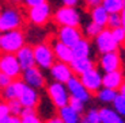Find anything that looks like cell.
<instances>
[{"label":"cell","instance_id":"obj_44","mask_svg":"<svg viewBox=\"0 0 125 123\" xmlns=\"http://www.w3.org/2000/svg\"><path fill=\"white\" fill-rule=\"evenodd\" d=\"M79 123H88V122H87V120H86L83 116H82V119H80V122H79Z\"/></svg>","mask_w":125,"mask_h":123},{"label":"cell","instance_id":"obj_16","mask_svg":"<svg viewBox=\"0 0 125 123\" xmlns=\"http://www.w3.org/2000/svg\"><path fill=\"white\" fill-rule=\"evenodd\" d=\"M18 100L21 102L23 108H34L37 110V105L40 103V95H38V91L31 87L26 85L23 88L21 96L18 97Z\"/></svg>","mask_w":125,"mask_h":123},{"label":"cell","instance_id":"obj_31","mask_svg":"<svg viewBox=\"0 0 125 123\" xmlns=\"http://www.w3.org/2000/svg\"><path fill=\"white\" fill-rule=\"evenodd\" d=\"M83 118H84L88 123H101L99 110H95V108H90V110H87Z\"/></svg>","mask_w":125,"mask_h":123},{"label":"cell","instance_id":"obj_6","mask_svg":"<svg viewBox=\"0 0 125 123\" xmlns=\"http://www.w3.org/2000/svg\"><path fill=\"white\" fill-rule=\"evenodd\" d=\"M94 45L97 47V50L103 54V53H109V52H116L118 49V45L116 43L114 38L112 35V30L110 28H102L98 33L97 37H94Z\"/></svg>","mask_w":125,"mask_h":123},{"label":"cell","instance_id":"obj_9","mask_svg":"<svg viewBox=\"0 0 125 123\" xmlns=\"http://www.w3.org/2000/svg\"><path fill=\"white\" fill-rule=\"evenodd\" d=\"M22 80L25 81L26 85L31 87L34 89H42L46 84V79H45L42 69H40L38 66H31L29 69L22 70Z\"/></svg>","mask_w":125,"mask_h":123},{"label":"cell","instance_id":"obj_1","mask_svg":"<svg viewBox=\"0 0 125 123\" xmlns=\"http://www.w3.org/2000/svg\"><path fill=\"white\" fill-rule=\"evenodd\" d=\"M26 45V38L23 31L21 28L18 30H11L1 33V39H0V50L3 53L15 54L22 46Z\"/></svg>","mask_w":125,"mask_h":123},{"label":"cell","instance_id":"obj_39","mask_svg":"<svg viewBox=\"0 0 125 123\" xmlns=\"http://www.w3.org/2000/svg\"><path fill=\"white\" fill-rule=\"evenodd\" d=\"M62 1V6H68V7H76L80 0H61Z\"/></svg>","mask_w":125,"mask_h":123},{"label":"cell","instance_id":"obj_18","mask_svg":"<svg viewBox=\"0 0 125 123\" xmlns=\"http://www.w3.org/2000/svg\"><path fill=\"white\" fill-rule=\"evenodd\" d=\"M122 84H124V73L121 72V69H120V70L103 73V76H102V87L118 91L120 87H121Z\"/></svg>","mask_w":125,"mask_h":123},{"label":"cell","instance_id":"obj_40","mask_svg":"<svg viewBox=\"0 0 125 123\" xmlns=\"http://www.w3.org/2000/svg\"><path fill=\"white\" fill-rule=\"evenodd\" d=\"M45 123H64L61 119H60V116L59 115H53V116H50V118H48L46 119V122Z\"/></svg>","mask_w":125,"mask_h":123},{"label":"cell","instance_id":"obj_25","mask_svg":"<svg viewBox=\"0 0 125 123\" xmlns=\"http://www.w3.org/2000/svg\"><path fill=\"white\" fill-rule=\"evenodd\" d=\"M117 95H118V91L110 89V88H105V87H102L101 89H98L97 92H95L97 100L101 103H105V104L113 103V100H114V97H116Z\"/></svg>","mask_w":125,"mask_h":123},{"label":"cell","instance_id":"obj_33","mask_svg":"<svg viewBox=\"0 0 125 123\" xmlns=\"http://www.w3.org/2000/svg\"><path fill=\"white\" fill-rule=\"evenodd\" d=\"M106 27L110 28V30L121 27V15H120V14H109V19H107Z\"/></svg>","mask_w":125,"mask_h":123},{"label":"cell","instance_id":"obj_24","mask_svg":"<svg viewBox=\"0 0 125 123\" xmlns=\"http://www.w3.org/2000/svg\"><path fill=\"white\" fill-rule=\"evenodd\" d=\"M101 123H125V119L122 115H120L114 108L102 107L99 110Z\"/></svg>","mask_w":125,"mask_h":123},{"label":"cell","instance_id":"obj_3","mask_svg":"<svg viewBox=\"0 0 125 123\" xmlns=\"http://www.w3.org/2000/svg\"><path fill=\"white\" fill-rule=\"evenodd\" d=\"M34 50V60H35V66H38L42 70H49L52 65L56 62L53 49L49 43L41 42L33 47Z\"/></svg>","mask_w":125,"mask_h":123},{"label":"cell","instance_id":"obj_46","mask_svg":"<svg viewBox=\"0 0 125 123\" xmlns=\"http://www.w3.org/2000/svg\"><path fill=\"white\" fill-rule=\"evenodd\" d=\"M0 39H1V31H0Z\"/></svg>","mask_w":125,"mask_h":123},{"label":"cell","instance_id":"obj_14","mask_svg":"<svg viewBox=\"0 0 125 123\" xmlns=\"http://www.w3.org/2000/svg\"><path fill=\"white\" fill-rule=\"evenodd\" d=\"M49 74H50V77H52L53 81H59V83L65 84L73 76V72H72L69 64L61 62V61H56L52 65V68L49 69Z\"/></svg>","mask_w":125,"mask_h":123},{"label":"cell","instance_id":"obj_27","mask_svg":"<svg viewBox=\"0 0 125 123\" xmlns=\"http://www.w3.org/2000/svg\"><path fill=\"white\" fill-rule=\"evenodd\" d=\"M21 120L22 123H44L42 119L37 115L34 108H23L21 114Z\"/></svg>","mask_w":125,"mask_h":123},{"label":"cell","instance_id":"obj_10","mask_svg":"<svg viewBox=\"0 0 125 123\" xmlns=\"http://www.w3.org/2000/svg\"><path fill=\"white\" fill-rule=\"evenodd\" d=\"M80 38H83V33L79 27H72V26H60L57 30V41L67 46L72 47Z\"/></svg>","mask_w":125,"mask_h":123},{"label":"cell","instance_id":"obj_30","mask_svg":"<svg viewBox=\"0 0 125 123\" xmlns=\"http://www.w3.org/2000/svg\"><path fill=\"white\" fill-rule=\"evenodd\" d=\"M102 30V27H99L98 25H95L94 22H90V23H87L84 27V34H86V38H94L97 37L98 33Z\"/></svg>","mask_w":125,"mask_h":123},{"label":"cell","instance_id":"obj_11","mask_svg":"<svg viewBox=\"0 0 125 123\" xmlns=\"http://www.w3.org/2000/svg\"><path fill=\"white\" fill-rule=\"evenodd\" d=\"M50 14H52L50 6L48 3H44V4L29 8L27 18L34 26H44L50 19Z\"/></svg>","mask_w":125,"mask_h":123},{"label":"cell","instance_id":"obj_35","mask_svg":"<svg viewBox=\"0 0 125 123\" xmlns=\"http://www.w3.org/2000/svg\"><path fill=\"white\" fill-rule=\"evenodd\" d=\"M10 115V110H8V104L6 100H0V120Z\"/></svg>","mask_w":125,"mask_h":123},{"label":"cell","instance_id":"obj_19","mask_svg":"<svg viewBox=\"0 0 125 123\" xmlns=\"http://www.w3.org/2000/svg\"><path fill=\"white\" fill-rule=\"evenodd\" d=\"M52 49H53V53H54V57H56V61H61V62H69L73 60V54H72V49L64 43H61L60 41L54 39L53 43L50 45Z\"/></svg>","mask_w":125,"mask_h":123},{"label":"cell","instance_id":"obj_41","mask_svg":"<svg viewBox=\"0 0 125 123\" xmlns=\"http://www.w3.org/2000/svg\"><path fill=\"white\" fill-rule=\"evenodd\" d=\"M84 3L87 4L88 7H94V6L101 4V3H102V0H84Z\"/></svg>","mask_w":125,"mask_h":123},{"label":"cell","instance_id":"obj_43","mask_svg":"<svg viewBox=\"0 0 125 123\" xmlns=\"http://www.w3.org/2000/svg\"><path fill=\"white\" fill-rule=\"evenodd\" d=\"M118 93H120L121 96H124V97H125V83L122 84L121 87H120V89H118Z\"/></svg>","mask_w":125,"mask_h":123},{"label":"cell","instance_id":"obj_17","mask_svg":"<svg viewBox=\"0 0 125 123\" xmlns=\"http://www.w3.org/2000/svg\"><path fill=\"white\" fill-rule=\"evenodd\" d=\"M15 55H16V60H18V62H19V65H21L22 70L29 69V68H31V66H35L34 50H33L31 46H29V45L22 46L18 52L15 53Z\"/></svg>","mask_w":125,"mask_h":123},{"label":"cell","instance_id":"obj_23","mask_svg":"<svg viewBox=\"0 0 125 123\" xmlns=\"http://www.w3.org/2000/svg\"><path fill=\"white\" fill-rule=\"evenodd\" d=\"M57 115L64 123H79L82 119V114L75 111L69 104L57 108Z\"/></svg>","mask_w":125,"mask_h":123},{"label":"cell","instance_id":"obj_5","mask_svg":"<svg viewBox=\"0 0 125 123\" xmlns=\"http://www.w3.org/2000/svg\"><path fill=\"white\" fill-rule=\"evenodd\" d=\"M54 22L59 26L79 27L80 26V12L76 7L62 6L54 12Z\"/></svg>","mask_w":125,"mask_h":123},{"label":"cell","instance_id":"obj_47","mask_svg":"<svg viewBox=\"0 0 125 123\" xmlns=\"http://www.w3.org/2000/svg\"><path fill=\"white\" fill-rule=\"evenodd\" d=\"M0 11H1V6H0Z\"/></svg>","mask_w":125,"mask_h":123},{"label":"cell","instance_id":"obj_22","mask_svg":"<svg viewBox=\"0 0 125 123\" xmlns=\"http://www.w3.org/2000/svg\"><path fill=\"white\" fill-rule=\"evenodd\" d=\"M69 66H71L73 74L76 76H80L84 72L90 70V69L94 68V61L90 58V57H84V58H73L71 62H69Z\"/></svg>","mask_w":125,"mask_h":123},{"label":"cell","instance_id":"obj_26","mask_svg":"<svg viewBox=\"0 0 125 123\" xmlns=\"http://www.w3.org/2000/svg\"><path fill=\"white\" fill-rule=\"evenodd\" d=\"M101 4L109 14H120L125 6V0H102Z\"/></svg>","mask_w":125,"mask_h":123},{"label":"cell","instance_id":"obj_12","mask_svg":"<svg viewBox=\"0 0 125 123\" xmlns=\"http://www.w3.org/2000/svg\"><path fill=\"white\" fill-rule=\"evenodd\" d=\"M102 76L103 74L101 73L99 69H97L94 66L93 69H90V70L84 72L83 74H80L79 79H80L83 85H84L91 93H95L98 89L102 88Z\"/></svg>","mask_w":125,"mask_h":123},{"label":"cell","instance_id":"obj_2","mask_svg":"<svg viewBox=\"0 0 125 123\" xmlns=\"http://www.w3.org/2000/svg\"><path fill=\"white\" fill-rule=\"evenodd\" d=\"M23 25V15L21 9L15 7H7L0 11V31L6 33L11 30H18Z\"/></svg>","mask_w":125,"mask_h":123},{"label":"cell","instance_id":"obj_7","mask_svg":"<svg viewBox=\"0 0 125 123\" xmlns=\"http://www.w3.org/2000/svg\"><path fill=\"white\" fill-rule=\"evenodd\" d=\"M65 85H67V89H68L71 97L79 99V100H82V102H84V103H88L93 99V93L83 85V83L80 81L79 76H76V74H73L67 81Z\"/></svg>","mask_w":125,"mask_h":123},{"label":"cell","instance_id":"obj_36","mask_svg":"<svg viewBox=\"0 0 125 123\" xmlns=\"http://www.w3.org/2000/svg\"><path fill=\"white\" fill-rule=\"evenodd\" d=\"M11 81H12V79L10 76H7L6 73H3V72H0V91L3 88H6L8 84H11Z\"/></svg>","mask_w":125,"mask_h":123},{"label":"cell","instance_id":"obj_13","mask_svg":"<svg viewBox=\"0 0 125 123\" xmlns=\"http://www.w3.org/2000/svg\"><path fill=\"white\" fill-rule=\"evenodd\" d=\"M98 65L99 69L103 73L107 72H114L121 69V57H120L118 52H109L101 54L99 60H98Z\"/></svg>","mask_w":125,"mask_h":123},{"label":"cell","instance_id":"obj_8","mask_svg":"<svg viewBox=\"0 0 125 123\" xmlns=\"http://www.w3.org/2000/svg\"><path fill=\"white\" fill-rule=\"evenodd\" d=\"M0 72L6 73L12 80L19 79V76L22 74V68H21L18 60H16L15 54L4 53V54L0 55Z\"/></svg>","mask_w":125,"mask_h":123},{"label":"cell","instance_id":"obj_32","mask_svg":"<svg viewBox=\"0 0 125 123\" xmlns=\"http://www.w3.org/2000/svg\"><path fill=\"white\" fill-rule=\"evenodd\" d=\"M112 35L116 41V43L118 46L124 45L125 43V30L122 27H117V28H113L112 30Z\"/></svg>","mask_w":125,"mask_h":123},{"label":"cell","instance_id":"obj_42","mask_svg":"<svg viewBox=\"0 0 125 123\" xmlns=\"http://www.w3.org/2000/svg\"><path fill=\"white\" fill-rule=\"evenodd\" d=\"M120 15H121V27L125 30V6H124V8L121 9Z\"/></svg>","mask_w":125,"mask_h":123},{"label":"cell","instance_id":"obj_38","mask_svg":"<svg viewBox=\"0 0 125 123\" xmlns=\"http://www.w3.org/2000/svg\"><path fill=\"white\" fill-rule=\"evenodd\" d=\"M25 6L27 8H31V7H35V6H40V4H44L46 3V0H22Z\"/></svg>","mask_w":125,"mask_h":123},{"label":"cell","instance_id":"obj_21","mask_svg":"<svg viewBox=\"0 0 125 123\" xmlns=\"http://www.w3.org/2000/svg\"><path fill=\"white\" fill-rule=\"evenodd\" d=\"M73 58H84V57H90L91 55V42L88 38H80L78 42L71 47Z\"/></svg>","mask_w":125,"mask_h":123},{"label":"cell","instance_id":"obj_15","mask_svg":"<svg viewBox=\"0 0 125 123\" xmlns=\"http://www.w3.org/2000/svg\"><path fill=\"white\" fill-rule=\"evenodd\" d=\"M26 87L25 81L22 79H15V80L11 81V84L3 88L0 91V95H1V99L8 102V100H12V99H18L22 93L23 88Z\"/></svg>","mask_w":125,"mask_h":123},{"label":"cell","instance_id":"obj_34","mask_svg":"<svg viewBox=\"0 0 125 123\" xmlns=\"http://www.w3.org/2000/svg\"><path fill=\"white\" fill-rule=\"evenodd\" d=\"M69 105H71L72 108L75 111H78L79 114H84V105L86 103L82 102V100H79V99H75V97H71L69 99Z\"/></svg>","mask_w":125,"mask_h":123},{"label":"cell","instance_id":"obj_29","mask_svg":"<svg viewBox=\"0 0 125 123\" xmlns=\"http://www.w3.org/2000/svg\"><path fill=\"white\" fill-rule=\"evenodd\" d=\"M7 104H8L10 114H12V115H18V116H21L23 107H22V104H21V102H19L18 99H12V100H8V102H7Z\"/></svg>","mask_w":125,"mask_h":123},{"label":"cell","instance_id":"obj_20","mask_svg":"<svg viewBox=\"0 0 125 123\" xmlns=\"http://www.w3.org/2000/svg\"><path fill=\"white\" fill-rule=\"evenodd\" d=\"M90 16H91V22H94V23H95V25H98L99 27L105 28L107 26L109 12L103 8L102 4H98V6L90 7Z\"/></svg>","mask_w":125,"mask_h":123},{"label":"cell","instance_id":"obj_4","mask_svg":"<svg viewBox=\"0 0 125 123\" xmlns=\"http://www.w3.org/2000/svg\"><path fill=\"white\" fill-rule=\"evenodd\" d=\"M46 95L49 97V100L54 104L56 108L64 107L69 103V92L67 89V85L59 81H50L46 85Z\"/></svg>","mask_w":125,"mask_h":123},{"label":"cell","instance_id":"obj_45","mask_svg":"<svg viewBox=\"0 0 125 123\" xmlns=\"http://www.w3.org/2000/svg\"><path fill=\"white\" fill-rule=\"evenodd\" d=\"M11 1H14V3H21L22 0H11Z\"/></svg>","mask_w":125,"mask_h":123},{"label":"cell","instance_id":"obj_28","mask_svg":"<svg viewBox=\"0 0 125 123\" xmlns=\"http://www.w3.org/2000/svg\"><path fill=\"white\" fill-rule=\"evenodd\" d=\"M112 105H113V108H114V110H116L120 115L125 116V97H124V96H121L118 93V95L114 97Z\"/></svg>","mask_w":125,"mask_h":123},{"label":"cell","instance_id":"obj_37","mask_svg":"<svg viewBox=\"0 0 125 123\" xmlns=\"http://www.w3.org/2000/svg\"><path fill=\"white\" fill-rule=\"evenodd\" d=\"M0 123H22V120H21V116H18V115L10 114V115H7L4 119L0 120Z\"/></svg>","mask_w":125,"mask_h":123}]
</instances>
